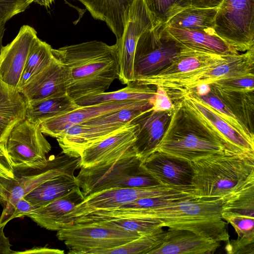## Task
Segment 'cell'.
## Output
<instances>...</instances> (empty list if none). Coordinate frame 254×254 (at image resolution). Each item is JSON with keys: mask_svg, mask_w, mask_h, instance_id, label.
<instances>
[{"mask_svg": "<svg viewBox=\"0 0 254 254\" xmlns=\"http://www.w3.org/2000/svg\"><path fill=\"white\" fill-rule=\"evenodd\" d=\"M221 216L234 228L238 238L254 236V217L227 213H221Z\"/></svg>", "mask_w": 254, "mask_h": 254, "instance_id": "f35d334b", "label": "cell"}, {"mask_svg": "<svg viewBox=\"0 0 254 254\" xmlns=\"http://www.w3.org/2000/svg\"><path fill=\"white\" fill-rule=\"evenodd\" d=\"M173 110L156 111L152 108L132 121L139 126L133 149L142 162L155 151L168 127Z\"/></svg>", "mask_w": 254, "mask_h": 254, "instance_id": "7402d4cb", "label": "cell"}, {"mask_svg": "<svg viewBox=\"0 0 254 254\" xmlns=\"http://www.w3.org/2000/svg\"><path fill=\"white\" fill-rule=\"evenodd\" d=\"M208 85L210 90L222 100L254 133V91H228L222 89L212 83Z\"/></svg>", "mask_w": 254, "mask_h": 254, "instance_id": "f546056e", "label": "cell"}, {"mask_svg": "<svg viewBox=\"0 0 254 254\" xmlns=\"http://www.w3.org/2000/svg\"><path fill=\"white\" fill-rule=\"evenodd\" d=\"M155 87L156 93L152 110L156 111L173 110L174 104L165 91L159 86Z\"/></svg>", "mask_w": 254, "mask_h": 254, "instance_id": "7bdbcfd3", "label": "cell"}, {"mask_svg": "<svg viewBox=\"0 0 254 254\" xmlns=\"http://www.w3.org/2000/svg\"><path fill=\"white\" fill-rule=\"evenodd\" d=\"M139 131L138 125L131 122L101 141L90 146L80 156V168L99 163L136 156L133 145Z\"/></svg>", "mask_w": 254, "mask_h": 254, "instance_id": "9a60e30c", "label": "cell"}, {"mask_svg": "<svg viewBox=\"0 0 254 254\" xmlns=\"http://www.w3.org/2000/svg\"><path fill=\"white\" fill-rule=\"evenodd\" d=\"M198 196L221 198L254 183V159L224 151L190 162Z\"/></svg>", "mask_w": 254, "mask_h": 254, "instance_id": "277c9868", "label": "cell"}, {"mask_svg": "<svg viewBox=\"0 0 254 254\" xmlns=\"http://www.w3.org/2000/svg\"><path fill=\"white\" fill-rule=\"evenodd\" d=\"M186 191H194V190L158 185L142 188H116L95 192L85 196L70 212L62 217L57 224L56 231L73 219L95 211L118 208L143 197Z\"/></svg>", "mask_w": 254, "mask_h": 254, "instance_id": "8fae6325", "label": "cell"}, {"mask_svg": "<svg viewBox=\"0 0 254 254\" xmlns=\"http://www.w3.org/2000/svg\"><path fill=\"white\" fill-rule=\"evenodd\" d=\"M75 179L85 196L112 188H142L160 185L143 167L136 156L80 168Z\"/></svg>", "mask_w": 254, "mask_h": 254, "instance_id": "5b68a950", "label": "cell"}, {"mask_svg": "<svg viewBox=\"0 0 254 254\" xmlns=\"http://www.w3.org/2000/svg\"><path fill=\"white\" fill-rule=\"evenodd\" d=\"M232 55L210 53L185 47L168 66L154 75L140 78L135 82L151 86L155 82L177 79L198 68L225 62Z\"/></svg>", "mask_w": 254, "mask_h": 254, "instance_id": "ac0fdd59", "label": "cell"}, {"mask_svg": "<svg viewBox=\"0 0 254 254\" xmlns=\"http://www.w3.org/2000/svg\"><path fill=\"white\" fill-rule=\"evenodd\" d=\"M53 53L66 69L67 94L74 101L105 92L118 78L116 44L95 40L53 49Z\"/></svg>", "mask_w": 254, "mask_h": 254, "instance_id": "6da1fadb", "label": "cell"}, {"mask_svg": "<svg viewBox=\"0 0 254 254\" xmlns=\"http://www.w3.org/2000/svg\"><path fill=\"white\" fill-rule=\"evenodd\" d=\"M54 58L51 46L38 38L30 49L17 90L20 91L25 85L42 71Z\"/></svg>", "mask_w": 254, "mask_h": 254, "instance_id": "1f68e13d", "label": "cell"}, {"mask_svg": "<svg viewBox=\"0 0 254 254\" xmlns=\"http://www.w3.org/2000/svg\"><path fill=\"white\" fill-rule=\"evenodd\" d=\"M142 234L98 223H76L63 226L57 237L64 242L69 254H98L118 247Z\"/></svg>", "mask_w": 254, "mask_h": 254, "instance_id": "ba28073f", "label": "cell"}, {"mask_svg": "<svg viewBox=\"0 0 254 254\" xmlns=\"http://www.w3.org/2000/svg\"><path fill=\"white\" fill-rule=\"evenodd\" d=\"M64 254V251L59 249L44 247H34L22 252H14L13 254Z\"/></svg>", "mask_w": 254, "mask_h": 254, "instance_id": "bcb514c9", "label": "cell"}, {"mask_svg": "<svg viewBox=\"0 0 254 254\" xmlns=\"http://www.w3.org/2000/svg\"><path fill=\"white\" fill-rule=\"evenodd\" d=\"M225 247L229 254H254V236L244 237L227 242Z\"/></svg>", "mask_w": 254, "mask_h": 254, "instance_id": "b9f144b4", "label": "cell"}, {"mask_svg": "<svg viewBox=\"0 0 254 254\" xmlns=\"http://www.w3.org/2000/svg\"><path fill=\"white\" fill-rule=\"evenodd\" d=\"M119 90L103 92L81 98L74 101L79 106H85L106 102L129 100L154 101L156 90L150 86L133 81Z\"/></svg>", "mask_w": 254, "mask_h": 254, "instance_id": "f1b7e54d", "label": "cell"}, {"mask_svg": "<svg viewBox=\"0 0 254 254\" xmlns=\"http://www.w3.org/2000/svg\"><path fill=\"white\" fill-rule=\"evenodd\" d=\"M39 123L25 119L10 133L6 149L13 167L44 161L51 150Z\"/></svg>", "mask_w": 254, "mask_h": 254, "instance_id": "5bb4252c", "label": "cell"}, {"mask_svg": "<svg viewBox=\"0 0 254 254\" xmlns=\"http://www.w3.org/2000/svg\"><path fill=\"white\" fill-rule=\"evenodd\" d=\"M212 84L222 89L228 91L240 92L254 91V76L223 79Z\"/></svg>", "mask_w": 254, "mask_h": 254, "instance_id": "60d3db41", "label": "cell"}, {"mask_svg": "<svg viewBox=\"0 0 254 254\" xmlns=\"http://www.w3.org/2000/svg\"><path fill=\"white\" fill-rule=\"evenodd\" d=\"M26 108L21 93L0 78V144L6 146L12 129L25 119Z\"/></svg>", "mask_w": 254, "mask_h": 254, "instance_id": "603a6c76", "label": "cell"}, {"mask_svg": "<svg viewBox=\"0 0 254 254\" xmlns=\"http://www.w3.org/2000/svg\"><path fill=\"white\" fill-rule=\"evenodd\" d=\"M221 213L254 217V183L248 184L222 198Z\"/></svg>", "mask_w": 254, "mask_h": 254, "instance_id": "836d02e7", "label": "cell"}, {"mask_svg": "<svg viewBox=\"0 0 254 254\" xmlns=\"http://www.w3.org/2000/svg\"><path fill=\"white\" fill-rule=\"evenodd\" d=\"M185 47L170 34L165 24L158 23L146 30L135 48L134 81L154 75L168 66Z\"/></svg>", "mask_w": 254, "mask_h": 254, "instance_id": "9c48e42d", "label": "cell"}, {"mask_svg": "<svg viewBox=\"0 0 254 254\" xmlns=\"http://www.w3.org/2000/svg\"><path fill=\"white\" fill-rule=\"evenodd\" d=\"M222 198L194 196L158 207L139 210L162 226L191 231L217 242H228L227 224L221 216Z\"/></svg>", "mask_w": 254, "mask_h": 254, "instance_id": "7a4b0ae2", "label": "cell"}, {"mask_svg": "<svg viewBox=\"0 0 254 254\" xmlns=\"http://www.w3.org/2000/svg\"><path fill=\"white\" fill-rule=\"evenodd\" d=\"M191 6L199 8L219 7L223 0H190Z\"/></svg>", "mask_w": 254, "mask_h": 254, "instance_id": "7dc6e473", "label": "cell"}, {"mask_svg": "<svg viewBox=\"0 0 254 254\" xmlns=\"http://www.w3.org/2000/svg\"><path fill=\"white\" fill-rule=\"evenodd\" d=\"M74 174L58 176L42 183L24 197L35 209L62 196L78 186Z\"/></svg>", "mask_w": 254, "mask_h": 254, "instance_id": "83f0119b", "label": "cell"}, {"mask_svg": "<svg viewBox=\"0 0 254 254\" xmlns=\"http://www.w3.org/2000/svg\"><path fill=\"white\" fill-rule=\"evenodd\" d=\"M214 30L239 53L254 48V0H223Z\"/></svg>", "mask_w": 254, "mask_h": 254, "instance_id": "30bf717a", "label": "cell"}, {"mask_svg": "<svg viewBox=\"0 0 254 254\" xmlns=\"http://www.w3.org/2000/svg\"><path fill=\"white\" fill-rule=\"evenodd\" d=\"M192 90L194 91L199 98L209 105L220 117L239 131L248 141L254 143V133L224 102L210 90L208 84L199 86Z\"/></svg>", "mask_w": 254, "mask_h": 254, "instance_id": "d6a6232c", "label": "cell"}, {"mask_svg": "<svg viewBox=\"0 0 254 254\" xmlns=\"http://www.w3.org/2000/svg\"><path fill=\"white\" fill-rule=\"evenodd\" d=\"M153 104L124 108L94 118L84 124L96 127L123 126L145 112L152 109Z\"/></svg>", "mask_w": 254, "mask_h": 254, "instance_id": "e575fe53", "label": "cell"}, {"mask_svg": "<svg viewBox=\"0 0 254 254\" xmlns=\"http://www.w3.org/2000/svg\"><path fill=\"white\" fill-rule=\"evenodd\" d=\"M164 231L159 228L118 247L100 251L98 254H147L160 242Z\"/></svg>", "mask_w": 254, "mask_h": 254, "instance_id": "d590c367", "label": "cell"}, {"mask_svg": "<svg viewBox=\"0 0 254 254\" xmlns=\"http://www.w3.org/2000/svg\"><path fill=\"white\" fill-rule=\"evenodd\" d=\"M85 197L79 186H77L62 196L33 210L26 216L41 227L56 231L57 224L62 217L70 212L83 201Z\"/></svg>", "mask_w": 254, "mask_h": 254, "instance_id": "cb8c5ba5", "label": "cell"}, {"mask_svg": "<svg viewBox=\"0 0 254 254\" xmlns=\"http://www.w3.org/2000/svg\"><path fill=\"white\" fill-rule=\"evenodd\" d=\"M0 176L9 179L14 178L13 168L6 149V146L0 144Z\"/></svg>", "mask_w": 254, "mask_h": 254, "instance_id": "ee69618b", "label": "cell"}, {"mask_svg": "<svg viewBox=\"0 0 254 254\" xmlns=\"http://www.w3.org/2000/svg\"><path fill=\"white\" fill-rule=\"evenodd\" d=\"M173 103L174 107L170 122L155 151L190 162L225 151L229 152L218 137L180 100Z\"/></svg>", "mask_w": 254, "mask_h": 254, "instance_id": "3957f363", "label": "cell"}, {"mask_svg": "<svg viewBox=\"0 0 254 254\" xmlns=\"http://www.w3.org/2000/svg\"><path fill=\"white\" fill-rule=\"evenodd\" d=\"M67 75L64 64L55 56L50 64L19 91L26 103L67 94Z\"/></svg>", "mask_w": 254, "mask_h": 254, "instance_id": "44dd1931", "label": "cell"}, {"mask_svg": "<svg viewBox=\"0 0 254 254\" xmlns=\"http://www.w3.org/2000/svg\"><path fill=\"white\" fill-rule=\"evenodd\" d=\"M80 157L66 154L52 155L40 162L13 168L14 178H7V200L0 216V228L12 220L14 206L19 199L45 182L58 176L74 174L80 168Z\"/></svg>", "mask_w": 254, "mask_h": 254, "instance_id": "8992f818", "label": "cell"}, {"mask_svg": "<svg viewBox=\"0 0 254 254\" xmlns=\"http://www.w3.org/2000/svg\"><path fill=\"white\" fill-rule=\"evenodd\" d=\"M220 243L190 230L169 228L147 254H212L220 246Z\"/></svg>", "mask_w": 254, "mask_h": 254, "instance_id": "ffe728a7", "label": "cell"}, {"mask_svg": "<svg viewBox=\"0 0 254 254\" xmlns=\"http://www.w3.org/2000/svg\"><path fill=\"white\" fill-rule=\"evenodd\" d=\"M54 0H33V2L46 7H50Z\"/></svg>", "mask_w": 254, "mask_h": 254, "instance_id": "f907efd6", "label": "cell"}, {"mask_svg": "<svg viewBox=\"0 0 254 254\" xmlns=\"http://www.w3.org/2000/svg\"><path fill=\"white\" fill-rule=\"evenodd\" d=\"M154 101L129 100L106 102L80 106L67 113L42 121L40 124L44 134L56 138L65 129L86 122L100 116L124 108L153 105Z\"/></svg>", "mask_w": 254, "mask_h": 254, "instance_id": "2e32d148", "label": "cell"}, {"mask_svg": "<svg viewBox=\"0 0 254 254\" xmlns=\"http://www.w3.org/2000/svg\"><path fill=\"white\" fill-rule=\"evenodd\" d=\"M33 0H0V22L5 23L15 15L24 11Z\"/></svg>", "mask_w": 254, "mask_h": 254, "instance_id": "ab89813d", "label": "cell"}, {"mask_svg": "<svg viewBox=\"0 0 254 254\" xmlns=\"http://www.w3.org/2000/svg\"><path fill=\"white\" fill-rule=\"evenodd\" d=\"M95 19L103 21L116 36H122L127 14L134 0H77Z\"/></svg>", "mask_w": 254, "mask_h": 254, "instance_id": "d4e9b609", "label": "cell"}, {"mask_svg": "<svg viewBox=\"0 0 254 254\" xmlns=\"http://www.w3.org/2000/svg\"><path fill=\"white\" fill-rule=\"evenodd\" d=\"M4 227L0 228V254H13L9 239L5 235Z\"/></svg>", "mask_w": 254, "mask_h": 254, "instance_id": "c3c4849f", "label": "cell"}, {"mask_svg": "<svg viewBox=\"0 0 254 254\" xmlns=\"http://www.w3.org/2000/svg\"><path fill=\"white\" fill-rule=\"evenodd\" d=\"M26 103L25 119L39 123L45 119L67 113L80 107L67 94Z\"/></svg>", "mask_w": 254, "mask_h": 254, "instance_id": "4dcf8cb0", "label": "cell"}, {"mask_svg": "<svg viewBox=\"0 0 254 254\" xmlns=\"http://www.w3.org/2000/svg\"><path fill=\"white\" fill-rule=\"evenodd\" d=\"M38 38L31 26H21L15 38L0 50V78L17 89L30 49Z\"/></svg>", "mask_w": 254, "mask_h": 254, "instance_id": "e0dca14e", "label": "cell"}, {"mask_svg": "<svg viewBox=\"0 0 254 254\" xmlns=\"http://www.w3.org/2000/svg\"><path fill=\"white\" fill-rule=\"evenodd\" d=\"M167 29L176 40L187 48L220 55L239 53L216 34L169 27Z\"/></svg>", "mask_w": 254, "mask_h": 254, "instance_id": "484cf974", "label": "cell"}, {"mask_svg": "<svg viewBox=\"0 0 254 254\" xmlns=\"http://www.w3.org/2000/svg\"><path fill=\"white\" fill-rule=\"evenodd\" d=\"M35 209L33 205L24 197L21 198L16 202L12 216V219L26 215Z\"/></svg>", "mask_w": 254, "mask_h": 254, "instance_id": "f6af8a7d", "label": "cell"}, {"mask_svg": "<svg viewBox=\"0 0 254 254\" xmlns=\"http://www.w3.org/2000/svg\"><path fill=\"white\" fill-rule=\"evenodd\" d=\"M218 7L199 8L190 6L179 12L166 23L167 27L216 34L215 20Z\"/></svg>", "mask_w": 254, "mask_h": 254, "instance_id": "4316f807", "label": "cell"}, {"mask_svg": "<svg viewBox=\"0 0 254 254\" xmlns=\"http://www.w3.org/2000/svg\"><path fill=\"white\" fill-rule=\"evenodd\" d=\"M154 18L159 23H166L175 15L191 6L190 0H144Z\"/></svg>", "mask_w": 254, "mask_h": 254, "instance_id": "8d00e7d4", "label": "cell"}, {"mask_svg": "<svg viewBox=\"0 0 254 254\" xmlns=\"http://www.w3.org/2000/svg\"><path fill=\"white\" fill-rule=\"evenodd\" d=\"M7 178L0 176V203L4 206L7 200L6 181Z\"/></svg>", "mask_w": 254, "mask_h": 254, "instance_id": "681fc988", "label": "cell"}, {"mask_svg": "<svg viewBox=\"0 0 254 254\" xmlns=\"http://www.w3.org/2000/svg\"><path fill=\"white\" fill-rule=\"evenodd\" d=\"M179 100L202 125L218 137L229 152L254 159V143L248 141L220 117L194 91L188 92Z\"/></svg>", "mask_w": 254, "mask_h": 254, "instance_id": "7c38bea8", "label": "cell"}, {"mask_svg": "<svg viewBox=\"0 0 254 254\" xmlns=\"http://www.w3.org/2000/svg\"><path fill=\"white\" fill-rule=\"evenodd\" d=\"M142 164L160 185L193 188V173L190 162L155 151Z\"/></svg>", "mask_w": 254, "mask_h": 254, "instance_id": "d6986e66", "label": "cell"}, {"mask_svg": "<svg viewBox=\"0 0 254 254\" xmlns=\"http://www.w3.org/2000/svg\"><path fill=\"white\" fill-rule=\"evenodd\" d=\"M158 23H160L150 13L144 0H134L128 10L122 36L116 43L119 65L118 79L123 84L134 81L133 62L139 38Z\"/></svg>", "mask_w": 254, "mask_h": 254, "instance_id": "4fadbf2b", "label": "cell"}, {"mask_svg": "<svg viewBox=\"0 0 254 254\" xmlns=\"http://www.w3.org/2000/svg\"><path fill=\"white\" fill-rule=\"evenodd\" d=\"M247 76H254V48L232 55L225 62L198 68L177 79L155 82L151 86L161 87L173 103L199 86Z\"/></svg>", "mask_w": 254, "mask_h": 254, "instance_id": "52a82bcc", "label": "cell"}, {"mask_svg": "<svg viewBox=\"0 0 254 254\" xmlns=\"http://www.w3.org/2000/svg\"><path fill=\"white\" fill-rule=\"evenodd\" d=\"M194 196L197 195L193 191H186L157 195L139 198L124 204L119 207L136 210L152 209L164 205L170 202Z\"/></svg>", "mask_w": 254, "mask_h": 254, "instance_id": "74e56055", "label": "cell"}]
</instances>
